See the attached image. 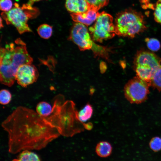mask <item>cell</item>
Listing matches in <instances>:
<instances>
[{
	"mask_svg": "<svg viewBox=\"0 0 161 161\" xmlns=\"http://www.w3.org/2000/svg\"><path fill=\"white\" fill-rule=\"evenodd\" d=\"M1 126L8 134V152L13 154L42 149L60 135L36 111L24 106L17 107Z\"/></svg>",
	"mask_w": 161,
	"mask_h": 161,
	"instance_id": "obj_1",
	"label": "cell"
},
{
	"mask_svg": "<svg viewBox=\"0 0 161 161\" xmlns=\"http://www.w3.org/2000/svg\"><path fill=\"white\" fill-rule=\"evenodd\" d=\"M52 102L50 114L43 117L56 128L60 135L71 137L84 130V123L78 119V112L73 101H65L64 96L59 94L54 97Z\"/></svg>",
	"mask_w": 161,
	"mask_h": 161,
	"instance_id": "obj_2",
	"label": "cell"
},
{
	"mask_svg": "<svg viewBox=\"0 0 161 161\" xmlns=\"http://www.w3.org/2000/svg\"><path fill=\"white\" fill-rule=\"evenodd\" d=\"M33 58L29 54L25 43L20 38L15 43L1 47L0 80L1 83L9 87L16 80L15 75L18 67L25 64H31Z\"/></svg>",
	"mask_w": 161,
	"mask_h": 161,
	"instance_id": "obj_3",
	"label": "cell"
},
{
	"mask_svg": "<svg viewBox=\"0 0 161 161\" xmlns=\"http://www.w3.org/2000/svg\"><path fill=\"white\" fill-rule=\"evenodd\" d=\"M114 26L116 34L131 38L147 29L143 15L132 8L117 14Z\"/></svg>",
	"mask_w": 161,
	"mask_h": 161,
	"instance_id": "obj_4",
	"label": "cell"
},
{
	"mask_svg": "<svg viewBox=\"0 0 161 161\" xmlns=\"http://www.w3.org/2000/svg\"><path fill=\"white\" fill-rule=\"evenodd\" d=\"M30 2L20 6L15 3L14 7L7 12H3L1 15L7 24L13 25L20 34L32 31L27 24L29 19L36 18L39 14L38 9L32 6Z\"/></svg>",
	"mask_w": 161,
	"mask_h": 161,
	"instance_id": "obj_5",
	"label": "cell"
},
{
	"mask_svg": "<svg viewBox=\"0 0 161 161\" xmlns=\"http://www.w3.org/2000/svg\"><path fill=\"white\" fill-rule=\"evenodd\" d=\"M161 63V58L153 52L141 50L134 57L133 68L137 76L149 83Z\"/></svg>",
	"mask_w": 161,
	"mask_h": 161,
	"instance_id": "obj_6",
	"label": "cell"
},
{
	"mask_svg": "<svg viewBox=\"0 0 161 161\" xmlns=\"http://www.w3.org/2000/svg\"><path fill=\"white\" fill-rule=\"evenodd\" d=\"M112 16L103 11L99 14L94 24L89 29L93 40L100 42L114 37L115 34Z\"/></svg>",
	"mask_w": 161,
	"mask_h": 161,
	"instance_id": "obj_7",
	"label": "cell"
},
{
	"mask_svg": "<svg viewBox=\"0 0 161 161\" xmlns=\"http://www.w3.org/2000/svg\"><path fill=\"white\" fill-rule=\"evenodd\" d=\"M76 44L81 50L91 49L95 55L101 53L104 47L96 44L92 39L85 25L76 22L71 30L69 38Z\"/></svg>",
	"mask_w": 161,
	"mask_h": 161,
	"instance_id": "obj_8",
	"label": "cell"
},
{
	"mask_svg": "<svg viewBox=\"0 0 161 161\" xmlns=\"http://www.w3.org/2000/svg\"><path fill=\"white\" fill-rule=\"evenodd\" d=\"M148 83L137 76L126 83L124 87L125 97L131 103L139 104L145 101L149 93Z\"/></svg>",
	"mask_w": 161,
	"mask_h": 161,
	"instance_id": "obj_9",
	"label": "cell"
},
{
	"mask_svg": "<svg viewBox=\"0 0 161 161\" xmlns=\"http://www.w3.org/2000/svg\"><path fill=\"white\" fill-rule=\"evenodd\" d=\"M39 73L37 68L31 64H25L18 68L15 79L18 83L23 87H26L37 80Z\"/></svg>",
	"mask_w": 161,
	"mask_h": 161,
	"instance_id": "obj_10",
	"label": "cell"
},
{
	"mask_svg": "<svg viewBox=\"0 0 161 161\" xmlns=\"http://www.w3.org/2000/svg\"><path fill=\"white\" fill-rule=\"evenodd\" d=\"M99 14L97 10L91 7L86 11L78 13H72L70 15L74 21L88 26L96 21Z\"/></svg>",
	"mask_w": 161,
	"mask_h": 161,
	"instance_id": "obj_11",
	"label": "cell"
},
{
	"mask_svg": "<svg viewBox=\"0 0 161 161\" xmlns=\"http://www.w3.org/2000/svg\"><path fill=\"white\" fill-rule=\"evenodd\" d=\"M65 7L67 10L72 13L85 12L91 6L86 0H65Z\"/></svg>",
	"mask_w": 161,
	"mask_h": 161,
	"instance_id": "obj_12",
	"label": "cell"
},
{
	"mask_svg": "<svg viewBox=\"0 0 161 161\" xmlns=\"http://www.w3.org/2000/svg\"><path fill=\"white\" fill-rule=\"evenodd\" d=\"M112 149V146L109 143L102 141L100 142L97 144L95 151L99 156L101 157H106L111 155Z\"/></svg>",
	"mask_w": 161,
	"mask_h": 161,
	"instance_id": "obj_13",
	"label": "cell"
},
{
	"mask_svg": "<svg viewBox=\"0 0 161 161\" xmlns=\"http://www.w3.org/2000/svg\"><path fill=\"white\" fill-rule=\"evenodd\" d=\"M13 160L18 161H40L41 159L38 155L30 150H24Z\"/></svg>",
	"mask_w": 161,
	"mask_h": 161,
	"instance_id": "obj_14",
	"label": "cell"
},
{
	"mask_svg": "<svg viewBox=\"0 0 161 161\" xmlns=\"http://www.w3.org/2000/svg\"><path fill=\"white\" fill-rule=\"evenodd\" d=\"M52 108L51 105L45 101H41L37 105L36 111L41 116L47 117L51 114Z\"/></svg>",
	"mask_w": 161,
	"mask_h": 161,
	"instance_id": "obj_15",
	"label": "cell"
},
{
	"mask_svg": "<svg viewBox=\"0 0 161 161\" xmlns=\"http://www.w3.org/2000/svg\"><path fill=\"white\" fill-rule=\"evenodd\" d=\"M93 112V109L90 104H87L78 113L79 120L83 123L89 120L92 117Z\"/></svg>",
	"mask_w": 161,
	"mask_h": 161,
	"instance_id": "obj_16",
	"label": "cell"
},
{
	"mask_svg": "<svg viewBox=\"0 0 161 161\" xmlns=\"http://www.w3.org/2000/svg\"><path fill=\"white\" fill-rule=\"evenodd\" d=\"M149 84L159 91H161V65L154 72Z\"/></svg>",
	"mask_w": 161,
	"mask_h": 161,
	"instance_id": "obj_17",
	"label": "cell"
},
{
	"mask_svg": "<svg viewBox=\"0 0 161 161\" xmlns=\"http://www.w3.org/2000/svg\"><path fill=\"white\" fill-rule=\"evenodd\" d=\"M37 31L39 35L44 39H48L50 38L52 33V27L46 24L40 25Z\"/></svg>",
	"mask_w": 161,
	"mask_h": 161,
	"instance_id": "obj_18",
	"label": "cell"
},
{
	"mask_svg": "<svg viewBox=\"0 0 161 161\" xmlns=\"http://www.w3.org/2000/svg\"><path fill=\"white\" fill-rule=\"evenodd\" d=\"M148 48L152 51H157L160 48L161 45L159 41L154 38H146L145 39Z\"/></svg>",
	"mask_w": 161,
	"mask_h": 161,
	"instance_id": "obj_19",
	"label": "cell"
},
{
	"mask_svg": "<svg viewBox=\"0 0 161 161\" xmlns=\"http://www.w3.org/2000/svg\"><path fill=\"white\" fill-rule=\"evenodd\" d=\"M12 99V95L9 91L6 89L0 91V103L2 105H6L10 103Z\"/></svg>",
	"mask_w": 161,
	"mask_h": 161,
	"instance_id": "obj_20",
	"label": "cell"
},
{
	"mask_svg": "<svg viewBox=\"0 0 161 161\" xmlns=\"http://www.w3.org/2000/svg\"><path fill=\"white\" fill-rule=\"evenodd\" d=\"M91 6L98 11L101 8L106 6L109 0H86Z\"/></svg>",
	"mask_w": 161,
	"mask_h": 161,
	"instance_id": "obj_21",
	"label": "cell"
},
{
	"mask_svg": "<svg viewBox=\"0 0 161 161\" xmlns=\"http://www.w3.org/2000/svg\"><path fill=\"white\" fill-rule=\"evenodd\" d=\"M150 148L154 152H157L161 150V138L158 137L152 138L149 143Z\"/></svg>",
	"mask_w": 161,
	"mask_h": 161,
	"instance_id": "obj_22",
	"label": "cell"
},
{
	"mask_svg": "<svg viewBox=\"0 0 161 161\" xmlns=\"http://www.w3.org/2000/svg\"><path fill=\"white\" fill-rule=\"evenodd\" d=\"M154 13L155 20L161 24V0H157L154 7Z\"/></svg>",
	"mask_w": 161,
	"mask_h": 161,
	"instance_id": "obj_23",
	"label": "cell"
},
{
	"mask_svg": "<svg viewBox=\"0 0 161 161\" xmlns=\"http://www.w3.org/2000/svg\"><path fill=\"white\" fill-rule=\"evenodd\" d=\"M13 3L11 0H0V7L3 12H7L12 7Z\"/></svg>",
	"mask_w": 161,
	"mask_h": 161,
	"instance_id": "obj_24",
	"label": "cell"
},
{
	"mask_svg": "<svg viewBox=\"0 0 161 161\" xmlns=\"http://www.w3.org/2000/svg\"><path fill=\"white\" fill-rule=\"evenodd\" d=\"M141 4L143 8H149L154 10L155 6L149 3V0H141Z\"/></svg>",
	"mask_w": 161,
	"mask_h": 161,
	"instance_id": "obj_25",
	"label": "cell"
},
{
	"mask_svg": "<svg viewBox=\"0 0 161 161\" xmlns=\"http://www.w3.org/2000/svg\"><path fill=\"white\" fill-rule=\"evenodd\" d=\"M83 125L84 128L87 130H91L93 127L92 124L91 123H84Z\"/></svg>",
	"mask_w": 161,
	"mask_h": 161,
	"instance_id": "obj_26",
	"label": "cell"
},
{
	"mask_svg": "<svg viewBox=\"0 0 161 161\" xmlns=\"http://www.w3.org/2000/svg\"><path fill=\"white\" fill-rule=\"evenodd\" d=\"M100 68L101 72L103 73L107 69L105 63L101 62L100 64Z\"/></svg>",
	"mask_w": 161,
	"mask_h": 161,
	"instance_id": "obj_27",
	"label": "cell"
},
{
	"mask_svg": "<svg viewBox=\"0 0 161 161\" xmlns=\"http://www.w3.org/2000/svg\"><path fill=\"white\" fill-rule=\"evenodd\" d=\"M28 0L29 1V2L33 3L34 2L39 1L42 0Z\"/></svg>",
	"mask_w": 161,
	"mask_h": 161,
	"instance_id": "obj_28",
	"label": "cell"
},
{
	"mask_svg": "<svg viewBox=\"0 0 161 161\" xmlns=\"http://www.w3.org/2000/svg\"><path fill=\"white\" fill-rule=\"evenodd\" d=\"M2 20L1 19V20H0V28H1L2 27H3V24H2Z\"/></svg>",
	"mask_w": 161,
	"mask_h": 161,
	"instance_id": "obj_29",
	"label": "cell"
}]
</instances>
